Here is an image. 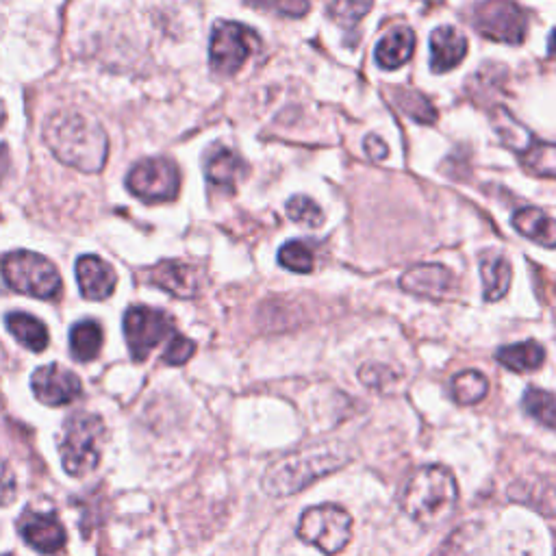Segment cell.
Segmentation results:
<instances>
[{"mask_svg": "<svg viewBox=\"0 0 556 556\" xmlns=\"http://www.w3.org/2000/svg\"><path fill=\"white\" fill-rule=\"evenodd\" d=\"M44 142L59 161L83 172L103 170L109 153L103 126L81 111L53 113L44 124Z\"/></svg>", "mask_w": 556, "mask_h": 556, "instance_id": "1", "label": "cell"}, {"mask_svg": "<svg viewBox=\"0 0 556 556\" xmlns=\"http://www.w3.org/2000/svg\"><path fill=\"white\" fill-rule=\"evenodd\" d=\"M459 502V487L452 472L441 465H426L413 472L400 494V507L413 522L433 528L452 515Z\"/></svg>", "mask_w": 556, "mask_h": 556, "instance_id": "2", "label": "cell"}, {"mask_svg": "<svg viewBox=\"0 0 556 556\" xmlns=\"http://www.w3.org/2000/svg\"><path fill=\"white\" fill-rule=\"evenodd\" d=\"M348 463L346 454L339 450H307V452H296L287 454L281 461H276L268 472L263 476V489L270 496H294L298 491L309 487L315 480L337 472L339 467Z\"/></svg>", "mask_w": 556, "mask_h": 556, "instance_id": "3", "label": "cell"}, {"mask_svg": "<svg viewBox=\"0 0 556 556\" xmlns=\"http://www.w3.org/2000/svg\"><path fill=\"white\" fill-rule=\"evenodd\" d=\"M105 444V424L94 413H74L61 426L59 452L63 470L70 476H87L100 463Z\"/></svg>", "mask_w": 556, "mask_h": 556, "instance_id": "4", "label": "cell"}, {"mask_svg": "<svg viewBox=\"0 0 556 556\" xmlns=\"http://www.w3.org/2000/svg\"><path fill=\"white\" fill-rule=\"evenodd\" d=\"M0 274L18 294L40 300H57L61 296V276L46 257L37 252L18 250L0 259Z\"/></svg>", "mask_w": 556, "mask_h": 556, "instance_id": "5", "label": "cell"}, {"mask_svg": "<svg viewBox=\"0 0 556 556\" xmlns=\"http://www.w3.org/2000/svg\"><path fill=\"white\" fill-rule=\"evenodd\" d=\"M298 537L326 556H335L348 546L352 537V517L335 504H320L302 513Z\"/></svg>", "mask_w": 556, "mask_h": 556, "instance_id": "6", "label": "cell"}, {"mask_svg": "<svg viewBox=\"0 0 556 556\" xmlns=\"http://www.w3.org/2000/svg\"><path fill=\"white\" fill-rule=\"evenodd\" d=\"M261 46V37L257 31L242 22H218L211 33L209 44V61L211 68L224 77L242 70L244 63L257 53Z\"/></svg>", "mask_w": 556, "mask_h": 556, "instance_id": "7", "label": "cell"}, {"mask_svg": "<svg viewBox=\"0 0 556 556\" xmlns=\"http://www.w3.org/2000/svg\"><path fill=\"white\" fill-rule=\"evenodd\" d=\"M474 29L487 40L517 46L526 40L528 16L513 0H483L474 9Z\"/></svg>", "mask_w": 556, "mask_h": 556, "instance_id": "8", "label": "cell"}, {"mask_svg": "<svg viewBox=\"0 0 556 556\" xmlns=\"http://www.w3.org/2000/svg\"><path fill=\"white\" fill-rule=\"evenodd\" d=\"M172 335L174 320L166 311L137 305L124 313V337L135 361H144L153 348Z\"/></svg>", "mask_w": 556, "mask_h": 556, "instance_id": "9", "label": "cell"}, {"mask_svg": "<svg viewBox=\"0 0 556 556\" xmlns=\"http://www.w3.org/2000/svg\"><path fill=\"white\" fill-rule=\"evenodd\" d=\"M126 187L137 198L146 202L157 200H172L179 194L181 187V172L176 163L163 157L144 159L133 166V170L126 176Z\"/></svg>", "mask_w": 556, "mask_h": 556, "instance_id": "10", "label": "cell"}, {"mask_svg": "<svg viewBox=\"0 0 556 556\" xmlns=\"http://www.w3.org/2000/svg\"><path fill=\"white\" fill-rule=\"evenodd\" d=\"M31 387L35 398L44 404H50V407L70 404L77 400L83 391L81 378L59 363H50L40 370H35L31 378Z\"/></svg>", "mask_w": 556, "mask_h": 556, "instance_id": "11", "label": "cell"}, {"mask_svg": "<svg viewBox=\"0 0 556 556\" xmlns=\"http://www.w3.org/2000/svg\"><path fill=\"white\" fill-rule=\"evenodd\" d=\"M454 283H457V278L439 263L415 265L400 278V287L404 292L428 300H444L454 289Z\"/></svg>", "mask_w": 556, "mask_h": 556, "instance_id": "12", "label": "cell"}, {"mask_svg": "<svg viewBox=\"0 0 556 556\" xmlns=\"http://www.w3.org/2000/svg\"><path fill=\"white\" fill-rule=\"evenodd\" d=\"M18 530L27 546L42 554H55L66 546V528L53 513H24Z\"/></svg>", "mask_w": 556, "mask_h": 556, "instance_id": "13", "label": "cell"}, {"mask_svg": "<svg viewBox=\"0 0 556 556\" xmlns=\"http://www.w3.org/2000/svg\"><path fill=\"white\" fill-rule=\"evenodd\" d=\"M148 278L176 298H196L202 289V272L185 261H161L150 270Z\"/></svg>", "mask_w": 556, "mask_h": 556, "instance_id": "14", "label": "cell"}, {"mask_svg": "<svg viewBox=\"0 0 556 556\" xmlns=\"http://www.w3.org/2000/svg\"><path fill=\"white\" fill-rule=\"evenodd\" d=\"M77 281L87 300H105L116 289L118 274L100 257L83 255L77 261Z\"/></svg>", "mask_w": 556, "mask_h": 556, "instance_id": "15", "label": "cell"}, {"mask_svg": "<svg viewBox=\"0 0 556 556\" xmlns=\"http://www.w3.org/2000/svg\"><path fill=\"white\" fill-rule=\"evenodd\" d=\"M467 55V40L454 27H439L431 35V70L441 74L457 68Z\"/></svg>", "mask_w": 556, "mask_h": 556, "instance_id": "16", "label": "cell"}, {"mask_svg": "<svg viewBox=\"0 0 556 556\" xmlns=\"http://www.w3.org/2000/svg\"><path fill=\"white\" fill-rule=\"evenodd\" d=\"M415 50V33L409 27H396L389 31L381 42L376 44L374 59L385 70L402 68L413 57Z\"/></svg>", "mask_w": 556, "mask_h": 556, "instance_id": "17", "label": "cell"}, {"mask_svg": "<svg viewBox=\"0 0 556 556\" xmlns=\"http://www.w3.org/2000/svg\"><path fill=\"white\" fill-rule=\"evenodd\" d=\"M480 265V278H483L485 287V298L489 302L500 300L504 294L509 292L513 268L507 257H502L500 252H483L478 259Z\"/></svg>", "mask_w": 556, "mask_h": 556, "instance_id": "18", "label": "cell"}, {"mask_svg": "<svg viewBox=\"0 0 556 556\" xmlns=\"http://www.w3.org/2000/svg\"><path fill=\"white\" fill-rule=\"evenodd\" d=\"M517 233L528 237L530 242L546 248H556V220L537 207H524L513 216Z\"/></svg>", "mask_w": 556, "mask_h": 556, "instance_id": "19", "label": "cell"}, {"mask_svg": "<svg viewBox=\"0 0 556 556\" xmlns=\"http://www.w3.org/2000/svg\"><path fill=\"white\" fill-rule=\"evenodd\" d=\"M246 172V163L231 148H218L213 150L207 159L205 174L207 181L216 187H229L233 189L235 183L242 179Z\"/></svg>", "mask_w": 556, "mask_h": 556, "instance_id": "20", "label": "cell"}, {"mask_svg": "<svg viewBox=\"0 0 556 556\" xmlns=\"http://www.w3.org/2000/svg\"><path fill=\"white\" fill-rule=\"evenodd\" d=\"M7 328L9 333L14 335L24 348H29L33 352H42L48 348V328L44 326L42 320H37L35 315L24 313V311H14L7 315Z\"/></svg>", "mask_w": 556, "mask_h": 556, "instance_id": "21", "label": "cell"}, {"mask_svg": "<svg viewBox=\"0 0 556 556\" xmlns=\"http://www.w3.org/2000/svg\"><path fill=\"white\" fill-rule=\"evenodd\" d=\"M496 359L507 370L533 372V370H539L543 361H546V350H543V346L537 344V341L528 339V341H522V344L502 346L496 352Z\"/></svg>", "mask_w": 556, "mask_h": 556, "instance_id": "22", "label": "cell"}, {"mask_svg": "<svg viewBox=\"0 0 556 556\" xmlns=\"http://www.w3.org/2000/svg\"><path fill=\"white\" fill-rule=\"evenodd\" d=\"M103 326L96 320H81L70 331V350L77 361H94L103 350Z\"/></svg>", "mask_w": 556, "mask_h": 556, "instance_id": "23", "label": "cell"}, {"mask_svg": "<svg viewBox=\"0 0 556 556\" xmlns=\"http://www.w3.org/2000/svg\"><path fill=\"white\" fill-rule=\"evenodd\" d=\"M491 122H494V129L500 137V142L511 146L513 150L524 153V150H528L530 144H533V135H530V131L517 122L504 107H496Z\"/></svg>", "mask_w": 556, "mask_h": 556, "instance_id": "24", "label": "cell"}, {"mask_svg": "<svg viewBox=\"0 0 556 556\" xmlns=\"http://www.w3.org/2000/svg\"><path fill=\"white\" fill-rule=\"evenodd\" d=\"M433 556H483V550H480V528L476 524L457 528Z\"/></svg>", "mask_w": 556, "mask_h": 556, "instance_id": "25", "label": "cell"}, {"mask_svg": "<svg viewBox=\"0 0 556 556\" xmlns=\"http://www.w3.org/2000/svg\"><path fill=\"white\" fill-rule=\"evenodd\" d=\"M489 394V381L485 374L465 370L452 378V398L459 404H476Z\"/></svg>", "mask_w": 556, "mask_h": 556, "instance_id": "26", "label": "cell"}, {"mask_svg": "<svg viewBox=\"0 0 556 556\" xmlns=\"http://www.w3.org/2000/svg\"><path fill=\"white\" fill-rule=\"evenodd\" d=\"M394 100L398 103V107L407 113L409 118H413L415 122L420 124H435L437 122V109L435 105L428 100L426 96H422L420 92L415 90H394Z\"/></svg>", "mask_w": 556, "mask_h": 556, "instance_id": "27", "label": "cell"}, {"mask_svg": "<svg viewBox=\"0 0 556 556\" xmlns=\"http://www.w3.org/2000/svg\"><path fill=\"white\" fill-rule=\"evenodd\" d=\"M522 407L530 417H535L539 424L556 428V398L548 394V391L537 387L526 389V394L522 398Z\"/></svg>", "mask_w": 556, "mask_h": 556, "instance_id": "28", "label": "cell"}, {"mask_svg": "<svg viewBox=\"0 0 556 556\" xmlns=\"http://www.w3.org/2000/svg\"><path fill=\"white\" fill-rule=\"evenodd\" d=\"M374 0H331L328 5V16H331L339 27L355 29L357 24L370 14Z\"/></svg>", "mask_w": 556, "mask_h": 556, "instance_id": "29", "label": "cell"}, {"mask_svg": "<svg viewBox=\"0 0 556 556\" xmlns=\"http://www.w3.org/2000/svg\"><path fill=\"white\" fill-rule=\"evenodd\" d=\"M278 263L283 265V268L298 272V274H307L313 270L315 259H313V252L305 242H287L281 252H278Z\"/></svg>", "mask_w": 556, "mask_h": 556, "instance_id": "30", "label": "cell"}, {"mask_svg": "<svg viewBox=\"0 0 556 556\" xmlns=\"http://www.w3.org/2000/svg\"><path fill=\"white\" fill-rule=\"evenodd\" d=\"M287 216L296 224H305L307 229H318L324 222L322 209L307 196H294L287 200Z\"/></svg>", "mask_w": 556, "mask_h": 556, "instance_id": "31", "label": "cell"}, {"mask_svg": "<svg viewBox=\"0 0 556 556\" xmlns=\"http://www.w3.org/2000/svg\"><path fill=\"white\" fill-rule=\"evenodd\" d=\"M526 163L535 174L556 176V144L530 148V155H528Z\"/></svg>", "mask_w": 556, "mask_h": 556, "instance_id": "32", "label": "cell"}, {"mask_svg": "<svg viewBox=\"0 0 556 556\" xmlns=\"http://www.w3.org/2000/svg\"><path fill=\"white\" fill-rule=\"evenodd\" d=\"M246 3L259 9H272L287 18H302L311 7L309 0H246Z\"/></svg>", "mask_w": 556, "mask_h": 556, "instance_id": "33", "label": "cell"}, {"mask_svg": "<svg viewBox=\"0 0 556 556\" xmlns=\"http://www.w3.org/2000/svg\"><path fill=\"white\" fill-rule=\"evenodd\" d=\"M359 378H361V383L365 387H372V389H387V387L394 385V381H396L394 370L387 368V365H383V363L363 365L361 372H359Z\"/></svg>", "mask_w": 556, "mask_h": 556, "instance_id": "34", "label": "cell"}, {"mask_svg": "<svg viewBox=\"0 0 556 556\" xmlns=\"http://www.w3.org/2000/svg\"><path fill=\"white\" fill-rule=\"evenodd\" d=\"M194 352H196V344L192 339H187L183 335H172L166 352H163V361L168 365H183L192 359Z\"/></svg>", "mask_w": 556, "mask_h": 556, "instance_id": "35", "label": "cell"}, {"mask_svg": "<svg viewBox=\"0 0 556 556\" xmlns=\"http://www.w3.org/2000/svg\"><path fill=\"white\" fill-rule=\"evenodd\" d=\"M18 496V480L5 459H0V507H9Z\"/></svg>", "mask_w": 556, "mask_h": 556, "instance_id": "36", "label": "cell"}, {"mask_svg": "<svg viewBox=\"0 0 556 556\" xmlns=\"http://www.w3.org/2000/svg\"><path fill=\"white\" fill-rule=\"evenodd\" d=\"M363 146H365V153H368V157L374 159V161H383L389 155L387 144L378 135H368V137H365Z\"/></svg>", "mask_w": 556, "mask_h": 556, "instance_id": "37", "label": "cell"}, {"mask_svg": "<svg viewBox=\"0 0 556 556\" xmlns=\"http://www.w3.org/2000/svg\"><path fill=\"white\" fill-rule=\"evenodd\" d=\"M11 166V159H9V150L5 144H0V183L5 181V176L9 172Z\"/></svg>", "mask_w": 556, "mask_h": 556, "instance_id": "38", "label": "cell"}, {"mask_svg": "<svg viewBox=\"0 0 556 556\" xmlns=\"http://www.w3.org/2000/svg\"><path fill=\"white\" fill-rule=\"evenodd\" d=\"M5 556H11V554H5Z\"/></svg>", "mask_w": 556, "mask_h": 556, "instance_id": "39", "label": "cell"}]
</instances>
